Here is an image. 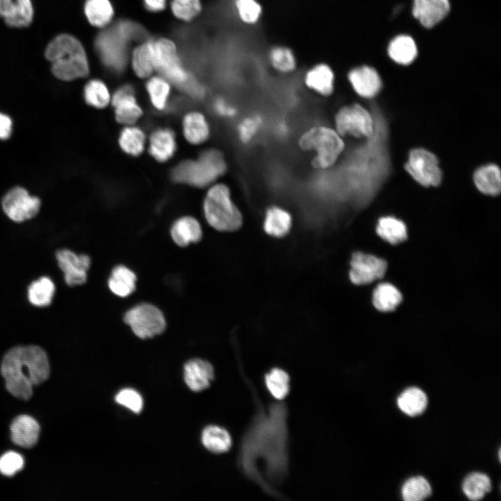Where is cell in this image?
I'll list each match as a JSON object with an SVG mask.
<instances>
[{"label": "cell", "mask_w": 501, "mask_h": 501, "mask_svg": "<svg viewBox=\"0 0 501 501\" xmlns=\"http://www.w3.org/2000/svg\"><path fill=\"white\" fill-rule=\"evenodd\" d=\"M287 410L283 402L271 404L253 419L241 442L239 463L244 473L273 493L288 470Z\"/></svg>", "instance_id": "obj_1"}, {"label": "cell", "mask_w": 501, "mask_h": 501, "mask_svg": "<svg viewBox=\"0 0 501 501\" xmlns=\"http://www.w3.org/2000/svg\"><path fill=\"white\" fill-rule=\"evenodd\" d=\"M1 372L8 391L15 397L28 400L33 395V386L49 377L47 355L38 346L15 347L4 356Z\"/></svg>", "instance_id": "obj_2"}, {"label": "cell", "mask_w": 501, "mask_h": 501, "mask_svg": "<svg viewBox=\"0 0 501 501\" xmlns=\"http://www.w3.org/2000/svg\"><path fill=\"white\" fill-rule=\"evenodd\" d=\"M45 56L51 63L52 73L61 80H74L89 72L85 50L70 35L61 34L54 38L47 47Z\"/></svg>", "instance_id": "obj_3"}, {"label": "cell", "mask_w": 501, "mask_h": 501, "mask_svg": "<svg viewBox=\"0 0 501 501\" xmlns=\"http://www.w3.org/2000/svg\"><path fill=\"white\" fill-rule=\"evenodd\" d=\"M227 170L223 154L210 149L201 153L196 160L180 163L172 171L174 181L197 187H205L213 183Z\"/></svg>", "instance_id": "obj_4"}, {"label": "cell", "mask_w": 501, "mask_h": 501, "mask_svg": "<svg viewBox=\"0 0 501 501\" xmlns=\"http://www.w3.org/2000/svg\"><path fill=\"white\" fill-rule=\"evenodd\" d=\"M203 210L208 223L219 231H234L242 224L241 212L230 198L229 188L223 184H214L207 191Z\"/></svg>", "instance_id": "obj_5"}, {"label": "cell", "mask_w": 501, "mask_h": 501, "mask_svg": "<svg viewBox=\"0 0 501 501\" xmlns=\"http://www.w3.org/2000/svg\"><path fill=\"white\" fill-rule=\"evenodd\" d=\"M299 145L303 150L317 152L311 163L317 169L332 166L344 148L342 136L336 130L324 126L306 131L299 138Z\"/></svg>", "instance_id": "obj_6"}, {"label": "cell", "mask_w": 501, "mask_h": 501, "mask_svg": "<svg viewBox=\"0 0 501 501\" xmlns=\"http://www.w3.org/2000/svg\"><path fill=\"white\" fill-rule=\"evenodd\" d=\"M151 47L154 68L182 89L193 77L183 68L174 43L161 38L151 41Z\"/></svg>", "instance_id": "obj_7"}, {"label": "cell", "mask_w": 501, "mask_h": 501, "mask_svg": "<svg viewBox=\"0 0 501 501\" xmlns=\"http://www.w3.org/2000/svg\"><path fill=\"white\" fill-rule=\"evenodd\" d=\"M125 322L133 333L141 339L161 334L166 322L162 312L150 303H141L129 310L124 316Z\"/></svg>", "instance_id": "obj_8"}, {"label": "cell", "mask_w": 501, "mask_h": 501, "mask_svg": "<svg viewBox=\"0 0 501 501\" xmlns=\"http://www.w3.org/2000/svg\"><path fill=\"white\" fill-rule=\"evenodd\" d=\"M335 130L341 136L370 138L374 133L372 115L363 106L355 104L340 109L335 117Z\"/></svg>", "instance_id": "obj_9"}, {"label": "cell", "mask_w": 501, "mask_h": 501, "mask_svg": "<svg viewBox=\"0 0 501 501\" xmlns=\"http://www.w3.org/2000/svg\"><path fill=\"white\" fill-rule=\"evenodd\" d=\"M129 41L113 26L99 34L95 48L103 63L111 70L120 72L125 65Z\"/></svg>", "instance_id": "obj_10"}, {"label": "cell", "mask_w": 501, "mask_h": 501, "mask_svg": "<svg viewBox=\"0 0 501 501\" xmlns=\"http://www.w3.org/2000/svg\"><path fill=\"white\" fill-rule=\"evenodd\" d=\"M411 177L424 186H436L442 180V172L437 157L422 148L411 151L405 166Z\"/></svg>", "instance_id": "obj_11"}, {"label": "cell", "mask_w": 501, "mask_h": 501, "mask_svg": "<svg viewBox=\"0 0 501 501\" xmlns=\"http://www.w3.org/2000/svg\"><path fill=\"white\" fill-rule=\"evenodd\" d=\"M40 200L31 196L24 188L10 189L2 199V208L7 216L15 222H23L37 215Z\"/></svg>", "instance_id": "obj_12"}, {"label": "cell", "mask_w": 501, "mask_h": 501, "mask_svg": "<svg viewBox=\"0 0 501 501\" xmlns=\"http://www.w3.org/2000/svg\"><path fill=\"white\" fill-rule=\"evenodd\" d=\"M386 262L378 257L357 252L351 260L349 277L356 285H365L382 278L386 271Z\"/></svg>", "instance_id": "obj_13"}, {"label": "cell", "mask_w": 501, "mask_h": 501, "mask_svg": "<svg viewBox=\"0 0 501 501\" xmlns=\"http://www.w3.org/2000/svg\"><path fill=\"white\" fill-rule=\"evenodd\" d=\"M56 258L67 285L73 287L86 283L90 265L88 255H78L71 250L62 248L56 251Z\"/></svg>", "instance_id": "obj_14"}, {"label": "cell", "mask_w": 501, "mask_h": 501, "mask_svg": "<svg viewBox=\"0 0 501 501\" xmlns=\"http://www.w3.org/2000/svg\"><path fill=\"white\" fill-rule=\"evenodd\" d=\"M112 104L115 109L116 120L124 125L134 124L142 115L143 111L136 102L134 89L124 86L114 93Z\"/></svg>", "instance_id": "obj_15"}, {"label": "cell", "mask_w": 501, "mask_h": 501, "mask_svg": "<svg viewBox=\"0 0 501 501\" xmlns=\"http://www.w3.org/2000/svg\"><path fill=\"white\" fill-rule=\"evenodd\" d=\"M449 11L448 0H413V16L426 28L436 25Z\"/></svg>", "instance_id": "obj_16"}, {"label": "cell", "mask_w": 501, "mask_h": 501, "mask_svg": "<svg viewBox=\"0 0 501 501\" xmlns=\"http://www.w3.org/2000/svg\"><path fill=\"white\" fill-rule=\"evenodd\" d=\"M348 79L356 93L363 97H372L381 89V81L377 72L369 66L352 69Z\"/></svg>", "instance_id": "obj_17"}, {"label": "cell", "mask_w": 501, "mask_h": 501, "mask_svg": "<svg viewBox=\"0 0 501 501\" xmlns=\"http://www.w3.org/2000/svg\"><path fill=\"white\" fill-rule=\"evenodd\" d=\"M184 378L191 390L200 392L210 385L214 378V368L208 361L194 358L185 364Z\"/></svg>", "instance_id": "obj_18"}, {"label": "cell", "mask_w": 501, "mask_h": 501, "mask_svg": "<svg viewBox=\"0 0 501 501\" xmlns=\"http://www.w3.org/2000/svg\"><path fill=\"white\" fill-rule=\"evenodd\" d=\"M33 16L31 0H0V17L9 26H26L31 22Z\"/></svg>", "instance_id": "obj_19"}, {"label": "cell", "mask_w": 501, "mask_h": 501, "mask_svg": "<svg viewBox=\"0 0 501 501\" xmlns=\"http://www.w3.org/2000/svg\"><path fill=\"white\" fill-rule=\"evenodd\" d=\"M40 426L38 422L26 415L17 417L10 425L13 442L22 447H34L39 438Z\"/></svg>", "instance_id": "obj_20"}, {"label": "cell", "mask_w": 501, "mask_h": 501, "mask_svg": "<svg viewBox=\"0 0 501 501\" xmlns=\"http://www.w3.org/2000/svg\"><path fill=\"white\" fill-rule=\"evenodd\" d=\"M304 81L310 89L322 96L328 97L334 90V72L328 64L319 63L305 72Z\"/></svg>", "instance_id": "obj_21"}, {"label": "cell", "mask_w": 501, "mask_h": 501, "mask_svg": "<svg viewBox=\"0 0 501 501\" xmlns=\"http://www.w3.org/2000/svg\"><path fill=\"white\" fill-rule=\"evenodd\" d=\"M177 144L174 132L168 128L155 130L150 138L149 151L158 161L168 160L176 150Z\"/></svg>", "instance_id": "obj_22"}, {"label": "cell", "mask_w": 501, "mask_h": 501, "mask_svg": "<svg viewBox=\"0 0 501 501\" xmlns=\"http://www.w3.org/2000/svg\"><path fill=\"white\" fill-rule=\"evenodd\" d=\"M174 242L180 246H186L198 241L202 237L199 222L191 216H183L174 222L170 229Z\"/></svg>", "instance_id": "obj_23"}, {"label": "cell", "mask_w": 501, "mask_h": 501, "mask_svg": "<svg viewBox=\"0 0 501 501\" xmlns=\"http://www.w3.org/2000/svg\"><path fill=\"white\" fill-rule=\"evenodd\" d=\"M136 276L124 265L115 267L108 280L109 289L116 295L126 297L130 295L136 287Z\"/></svg>", "instance_id": "obj_24"}, {"label": "cell", "mask_w": 501, "mask_h": 501, "mask_svg": "<svg viewBox=\"0 0 501 501\" xmlns=\"http://www.w3.org/2000/svg\"><path fill=\"white\" fill-rule=\"evenodd\" d=\"M183 131L186 139L195 145L205 142L209 135V127L205 116L197 111L185 115L183 119Z\"/></svg>", "instance_id": "obj_25"}, {"label": "cell", "mask_w": 501, "mask_h": 501, "mask_svg": "<svg viewBox=\"0 0 501 501\" xmlns=\"http://www.w3.org/2000/svg\"><path fill=\"white\" fill-rule=\"evenodd\" d=\"M477 188L483 193L498 195L501 190L500 170L495 164H488L479 168L474 174Z\"/></svg>", "instance_id": "obj_26"}, {"label": "cell", "mask_w": 501, "mask_h": 501, "mask_svg": "<svg viewBox=\"0 0 501 501\" xmlns=\"http://www.w3.org/2000/svg\"><path fill=\"white\" fill-rule=\"evenodd\" d=\"M388 50L390 57L395 62L401 65L411 63L418 54L414 40L406 35H400L395 38L390 42Z\"/></svg>", "instance_id": "obj_27"}, {"label": "cell", "mask_w": 501, "mask_h": 501, "mask_svg": "<svg viewBox=\"0 0 501 501\" xmlns=\"http://www.w3.org/2000/svg\"><path fill=\"white\" fill-rule=\"evenodd\" d=\"M56 287L52 280L42 276L32 282L28 287L27 296L29 302L37 307H46L51 304Z\"/></svg>", "instance_id": "obj_28"}, {"label": "cell", "mask_w": 501, "mask_h": 501, "mask_svg": "<svg viewBox=\"0 0 501 501\" xmlns=\"http://www.w3.org/2000/svg\"><path fill=\"white\" fill-rule=\"evenodd\" d=\"M399 408L409 416L423 413L427 406L426 394L420 388L411 387L406 389L398 397Z\"/></svg>", "instance_id": "obj_29"}, {"label": "cell", "mask_w": 501, "mask_h": 501, "mask_svg": "<svg viewBox=\"0 0 501 501\" xmlns=\"http://www.w3.org/2000/svg\"><path fill=\"white\" fill-rule=\"evenodd\" d=\"M376 233L381 239L391 244L401 243L407 238V230L404 223L392 216L382 217L379 220Z\"/></svg>", "instance_id": "obj_30"}, {"label": "cell", "mask_w": 501, "mask_h": 501, "mask_svg": "<svg viewBox=\"0 0 501 501\" xmlns=\"http://www.w3.org/2000/svg\"><path fill=\"white\" fill-rule=\"evenodd\" d=\"M202 443L209 451L219 454L228 452L232 445L230 434L218 426H208L202 433Z\"/></svg>", "instance_id": "obj_31"}, {"label": "cell", "mask_w": 501, "mask_h": 501, "mask_svg": "<svg viewBox=\"0 0 501 501\" xmlns=\"http://www.w3.org/2000/svg\"><path fill=\"white\" fill-rule=\"evenodd\" d=\"M402 296L399 289L388 283L377 285L373 292V304L381 312H390L401 303Z\"/></svg>", "instance_id": "obj_32"}, {"label": "cell", "mask_w": 501, "mask_h": 501, "mask_svg": "<svg viewBox=\"0 0 501 501\" xmlns=\"http://www.w3.org/2000/svg\"><path fill=\"white\" fill-rule=\"evenodd\" d=\"M291 223V216L287 212L278 207H272L267 212L264 228L267 234L280 237L289 232Z\"/></svg>", "instance_id": "obj_33"}, {"label": "cell", "mask_w": 501, "mask_h": 501, "mask_svg": "<svg viewBox=\"0 0 501 501\" xmlns=\"http://www.w3.org/2000/svg\"><path fill=\"white\" fill-rule=\"evenodd\" d=\"M268 59L271 66L280 73H290L296 68V55L289 47L285 45L272 47L269 51Z\"/></svg>", "instance_id": "obj_34"}, {"label": "cell", "mask_w": 501, "mask_h": 501, "mask_svg": "<svg viewBox=\"0 0 501 501\" xmlns=\"http://www.w3.org/2000/svg\"><path fill=\"white\" fill-rule=\"evenodd\" d=\"M84 11L89 22L95 26H103L108 24L113 13L109 0H87Z\"/></svg>", "instance_id": "obj_35"}, {"label": "cell", "mask_w": 501, "mask_h": 501, "mask_svg": "<svg viewBox=\"0 0 501 501\" xmlns=\"http://www.w3.org/2000/svg\"><path fill=\"white\" fill-rule=\"evenodd\" d=\"M462 489L470 500H479L491 490L490 478L484 473H470L464 479Z\"/></svg>", "instance_id": "obj_36"}, {"label": "cell", "mask_w": 501, "mask_h": 501, "mask_svg": "<svg viewBox=\"0 0 501 501\" xmlns=\"http://www.w3.org/2000/svg\"><path fill=\"white\" fill-rule=\"evenodd\" d=\"M145 139V134L140 128L129 126L122 130L119 144L126 153L138 156L143 151Z\"/></svg>", "instance_id": "obj_37"}, {"label": "cell", "mask_w": 501, "mask_h": 501, "mask_svg": "<svg viewBox=\"0 0 501 501\" xmlns=\"http://www.w3.org/2000/svg\"><path fill=\"white\" fill-rule=\"evenodd\" d=\"M266 386L276 399L283 400L289 391V376L284 370L273 368L265 375Z\"/></svg>", "instance_id": "obj_38"}, {"label": "cell", "mask_w": 501, "mask_h": 501, "mask_svg": "<svg viewBox=\"0 0 501 501\" xmlns=\"http://www.w3.org/2000/svg\"><path fill=\"white\" fill-rule=\"evenodd\" d=\"M132 65L135 73L141 78L149 77L154 68L151 41L138 47L132 57Z\"/></svg>", "instance_id": "obj_39"}, {"label": "cell", "mask_w": 501, "mask_h": 501, "mask_svg": "<svg viewBox=\"0 0 501 501\" xmlns=\"http://www.w3.org/2000/svg\"><path fill=\"white\" fill-rule=\"evenodd\" d=\"M84 95L86 103L97 109L106 107L111 100L107 87L97 79L87 83L84 87Z\"/></svg>", "instance_id": "obj_40"}, {"label": "cell", "mask_w": 501, "mask_h": 501, "mask_svg": "<svg viewBox=\"0 0 501 501\" xmlns=\"http://www.w3.org/2000/svg\"><path fill=\"white\" fill-rule=\"evenodd\" d=\"M431 493L429 483L421 476L408 479L401 488V495L406 501H420L428 498Z\"/></svg>", "instance_id": "obj_41"}, {"label": "cell", "mask_w": 501, "mask_h": 501, "mask_svg": "<svg viewBox=\"0 0 501 501\" xmlns=\"http://www.w3.org/2000/svg\"><path fill=\"white\" fill-rule=\"evenodd\" d=\"M146 88L152 105L158 110H164L170 90L168 81L162 77H154L147 82Z\"/></svg>", "instance_id": "obj_42"}, {"label": "cell", "mask_w": 501, "mask_h": 501, "mask_svg": "<svg viewBox=\"0 0 501 501\" xmlns=\"http://www.w3.org/2000/svg\"><path fill=\"white\" fill-rule=\"evenodd\" d=\"M237 15L244 24L254 25L261 19L262 7L257 0H234Z\"/></svg>", "instance_id": "obj_43"}, {"label": "cell", "mask_w": 501, "mask_h": 501, "mask_svg": "<svg viewBox=\"0 0 501 501\" xmlns=\"http://www.w3.org/2000/svg\"><path fill=\"white\" fill-rule=\"evenodd\" d=\"M171 8L177 17L190 20L200 13L201 5L199 0H173Z\"/></svg>", "instance_id": "obj_44"}, {"label": "cell", "mask_w": 501, "mask_h": 501, "mask_svg": "<svg viewBox=\"0 0 501 501\" xmlns=\"http://www.w3.org/2000/svg\"><path fill=\"white\" fill-rule=\"evenodd\" d=\"M115 401L136 413H140L143 406V400L141 395L131 388L120 390L116 395Z\"/></svg>", "instance_id": "obj_45"}, {"label": "cell", "mask_w": 501, "mask_h": 501, "mask_svg": "<svg viewBox=\"0 0 501 501\" xmlns=\"http://www.w3.org/2000/svg\"><path fill=\"white\" fill-rule=\"evenodd\" d=\"M23 457L15 452H8L0 457V472L11 477L24 467Z\"/></svg>", "instance_id": "obj_46"}, {"label": "cell", "mask_w": 501, "mask_h": 501, "mask_svg": "<svg viewBox=\"0 0 501 501\" xmlns=\"http://www.w3.org/2000/svg\"><path fill=\"white\" fill-rule=\"evenodd\" d=\"M116 26L129 42L143 39L146 35L142 27L129 21L119 22Z\"/></svg>", "instance_id": "obj_47"}, {"label": "cell", "mask_w": 501, "mask_h": 501, "mask_svg": "<svg viewBox=\"0 0 501 501\" xmlns=\"http://www.w3.org/2000/svg\"><path fill=\"white\" fill-rule=\"evenodd\" d=\"M260 123V120L256 118L245 119L239 126L240 139L243 142L249 141L255 134Z\"/></svg>", "instance_id": "obj_48"}, {"label": "cell", "mask_w": 501, "mask_h": 501, "mask_svg": "<svg viewBox=\"0 0 501 501\" xmlns=\"http://www.w3.org/2000/svg\"><path fill=\"white\" fill-rule=\"evenodd\" d=\"M12 132V120L6 115L0 113V139H7Z\"/></svg>", "instance_id": "obj_49"}, {"label": "cell", "mask_w": 501, "mask_h": 501, "mask_svg": "<svg viewBox=\"0 0 501 501\" xmlns=\"http://www.w3.org/2000/svg\"><path fill=\"white\" fill-rule=\"evenodd\" d=\"M145 6L150 11H160L166 5V0H143Z\"/></svg>", "instance_id": "obj_50"}, {"label": "cell", "mask_w": 501, "mask_h": 501, "mask_svg": "<svg viewBox=\"0 0 501 501\" xmlns=\"http://www.w3.org/2000/svg\"><path fill=\"white\" fill-rule=\"evenodd\" d=\"M215 109L218 113L223 116H232L234 113V110L231 107H229L223 101L216 102L215 104Z\"/></svg>", "instance_id": "obj_51"}]
</instances>
